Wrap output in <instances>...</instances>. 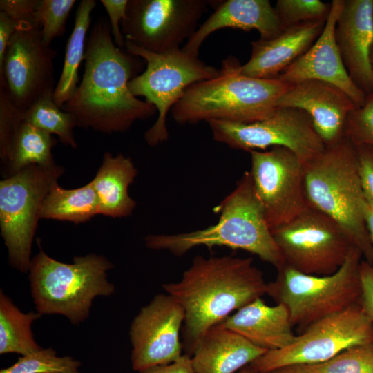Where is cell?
<instances>
[{"instance_id":"cell-5","label":"cell","mask_w":373,"mask_h":373,"mask_svg":"<svg viewBox=\"0 0 373 373\" xmlns=\"http://www.w3.org/2000/svg\"><path fill=\"white\" fill-rule=\"evenodd\" d=\"M305 180L309 206L337 222L361 251L363 260L373 265L356 147L345 136L326 145L305 164Z\"/></svg>"},{"instance_id":"cell-11","label":"cell","mask_w":373,"mask_h":373,"mask_svg":"<svg viewBox=\"0 0 373 373\" xmlns=\"http://www.w3.org/2000/svg\"><path fill=\"white\" fill-rule=\"evenodd\" d=\"M372 342L373 322L357 304L310 324L289 345L267 351L250 365L257 373H265L287 365L317 364L350 347Z\"/></svg>"},{"instance_id":"cell-15","label":"cell","mask_w":373,"mask_h":373,"mask_svg":"<svg viewBox=\"0 0 373 373\" xmlns=\"http://www.w3.org/2000/svg\"><path fill=\"white\" fill-rule=\"evenodd\" d=\"M57 52L46 46L41 28L20 25L8 45L0 76L13 104L24 111L44 94L54 91Z\"/></svg>"},{"instance_id":"cell-33","label":"cell","mask_w":373,"mask_h":373,"mask_svg":"<svg viewBox=\"0 0 373 373\" xmlns=\"http://www.w3.org/2000/svg\"><path fill=\"white\" fill-rule=\"evenodd\" d=\"M283 29L304 23L326 21L331 3L319 0H278L274 7Z\"/></svg>"},{"instance_id":"cell-43","label":"cell","mask_w":373,"mask_h":373,"mask_svg":"<svg viewBox=\"0 0 373 373\" xmlns=\"http://www.w3.org/2000/svg\"><path fill=\"white\" fill-rule=\"evenodd\" d=\"M365 222L373 247V207L367 204L365 208Z\"/></svg>"},{"instance_id":"cell-9","label":"cell","mask_w":373,"mask_h":373,"mask_svg":"<svg viewBox=\"0 0 373 373\" xmlns=\"http://www.w3.org/2000/svg\"><path fill=\"white\" fill-rule=\"evenodd\" d=\"M63 167L30 165L0 182L1 235L12 267L28 272L43 202Z\"/></svg>"},{"instance_id":"cell-20","label":"cell","mask_w":373,"mask_h":373,"mask_svg":"<svg viewBox=\"0 0 373 373\" xmlns=\"http://www.w3.org/2000/svg\"><path fill=\"white\" fill-rule=\"evenodd\" d=\"M231 28L244 31L257 30L260 39L269 40L284 30L275 8L268 0H227L220 3L215 11L198 27L182 48L198 55L199 49L211 33Z\"/></svg>"},{"instance_id":"cell-14","label":"cell","mask_w":373,"mask_h":373,"mask_svg":"<svg viewBox=\"0 0 373 373\" xmlns=\"http://www.w3.org/2000/svg\"><path fill=\"white\" fill-rule=\"evenodd\" d=\"M212 1L128 0L122 32L125 40L153 52L180 48L193 35Z\"/></svg>"},{"instance_id":"cell-21","label":"cell","mask_w":373,"mask_h":373,"mask_svg":"<svg viewBox=\"0 0 373 373\" xmlns=\"http://www.w3.org/2000/svg\"><path fill=\"white\" fill-rule=\"evenodd\" d=\"M326 21H316L289 27L277 37L251 42L249 59L241 66L249 77L276 78L307 52L322 32Z\"/></svg>"},{"instance_id":"cell-12","label":"cell","mask_w":373,"mask_h":373,"mask_svg":"<svg viewBox=\"0 0 373 373\" xmlns=\"http://www.w3.org/2000/svg\"><path fill=\"white\" fill-rule=\"evenodd\" d=\"M206 122L213 139L231 149L250 152L283 146L304 164L325 147L309 116L296 108L278 107L268 117L247 124L218 119Z\"/></svg>"},{"instance_id":"cell-3","label":"cell","mask_w":373,"mask_h":373,"mask_svg":"<svg viewBox=\"0 0 373 373\" xmlns=\"http://www.w3.org/2000/svg\"><path fill=\"white\" fill-rule=\"evenodd\" d=\"M214 210L218 222L207 228L175 234L145 236L146 246L180 256L200 246L227 247L257 256L277 270L285 265L262 206L253 187L249 171H246L229 193Z\"/></svg>"},{"instance_id":"cell-41","label":"cell","mask_w":373,"mask_h":373,"mask_svg":"<svg viewBox=\"0 0 373 373\" xmlns=\"http://www.w3.org/2000/svg\"><path fill=\"white\" fill-rule=\"evenodd\" d=\"M139 373H195L191 356L184 354L177 361L166 365H156Z\"/></svg>"},{"instance_id":"cell-2","label":"cell","mask_w":373,"mask_h":373,"mask_svg":"<svg viewBox=\"0 0 373 373\" xmlns=\"http://www.w3.org/2000/svg\"><path fill=\"white\" fill-rule=\"evenodd\" d=\"M262 272L251 258L195 256L180 280L162 285L183 309L182 347L192 356L212 327L267 294Z\"/></svg>"},{"instance_id":"cell-40","label":"cell","mask_w":373,"mask_h":373,"mask_svg":"<svg viewBox=\"0 0 373 373\" xmlns=\"http://www.w3.org/2000/svg\"><path fill=\"white\" fill-rule=\"evenodd\" d=\"M20 26V23L3 12H0V68L6 51L12 35Z\"/></svg>"},{"instance_id":"cell-7","label":"cell","mask_w":373,"mask_h":373,"mask_svg":"<svg viewBox=\"0 0 373 373\" xmlns=\"http://www.w3.org/2000/svg\"><path fill=\"white\" fill-rule=\"evenodd\" d=\"M363 260L355 246L334 273L316 276L284 265L274 280L267 284V294L287 309L294 326L307 327L329 316L360 304L359 268Z\"/></svg>"},{"instance_id":"cell-35","label":"cell","mask_w":373,"mask_h":373,"mask_svg":"<svg viewBox=\"0 0 373 373\" xmlns=\"http://www.w3.org/2000/svg\"><path fill=\"white\" fill-rule=\"evenodd\" d=\"M344 136L355 146L373 149V91L366 95L364 104L348 115Z\"/></svg>"},{"instance_id":"cell-4","label":"cell","mask_w":373,"mask_h":373,"mask_svg":"<svg viewBox=\"0 0 373 373\" xmlns=\"http://www.w3.org/2000/svg\"><path fill=\"white\" fill-rule=\"evenodd\" d=\"M238 59L229 56L214 77L190 86L171 111L181 124L218 119L251 123L270 116L291 84L262 79L241 72Z\"/></svg>"},{"instance_id":"cell-23","label":"cell","mask_w":373,"mask_h":373,"mask_svg":"<svg viewBox=\"0 0 373 373\" xmlns=\"http://www.w3.org/2000/svg\"><path fill=\"white\" fill-rule=\"evenodd\" d=\"M267 352L219 323L204 334L191 357L195 373H234Z\"/></svg>"},{"instance_id":"cell-19","label":"cell","mask_w":373,"mask_h":373,"mask_svg":"<svg viewBox=\"0 0 373 373\" xmlns=\"http://www.w3.org/2000/svg\"><path fill=\"white\" fill-rule=\"evenodd\" d=\"M334 36L344 66L366 95L373 91V0H344Z\"/></svg>"},{"instance_id":"cell-27","label":"cell","mask_w":373,"mask_h":373,"mask_svg":"<svg viewBox=\"0 0 373 373\" xmlns=\"http://www.w3.org/2000/svg\"><path fill=\"white\" fill-rule=\"evenodd\" d=\"M41 316L37 312H22L1 290L0 354L25 356L39 350L31 327Z\"/></svg>"},{"instance_id":"cell-32","label":"cell","mask_w":373,"mask_h":373,"mask_svg":"<svg viewBox=\"0 0 373 373\" xmlns=\"http://www.w3.org/2000/svg\"><path fill=\"white\" fill-rule=\"evenodd\" d=\"M75 3V0H38L35 15L46 46H50L55 38L64 33L68 17Z\"/></svg>"},{"instance_id":"cell-29","label":"cell","mask_w":373,"mask_h":373,"mask_svg":"<svg viewBox=\"0 0 373 373\" xmlns=\"http://www.w3.org/2000/svg\"><path fill=\"white\" fill-rule=\"evenodd\" d=\"M54 91L40 97L28 108L22 111L23 121L51 135L58 136L59 141L76 149L73 129L77 126L75 116L60 108L53 99Z\"/></svg>"},{"instance_id":"cell-26","label":"cell","mask_w":373,"mask_h":373,"mask_svg":"<svg viewBox=\"0 0 373 373\" xmlns=\"http://www.w3.org/2000/svg\"><path fill=\"white\" fill-rule=\"evenodd\" d=\"M99 214V200L91 181L73 189L56 182L46 195L40 211V219L85 222Z\"/></svg>"},{"instance_id":"cell-18","label":"cell","mask_w":373,"mask_h":373,"mask_svg":"<svg viewBox=\"0 0 373 373\" xmlns=\"http://www.w3.org/2000/svg\"><path fill=\"white\" fill-rule=\"evenodd\" d=\"M278 107L305 112L326 146L343 137L347 117L358 106L338 87L321 81L307 80L291 84L279 99Z\"/></svg>"},{"instance_id":"cell-45","label":"cell","mask_w":373,"mask_h":373,"mask_svg":"<svg viewBox=\"0 0 373 373\" xmlns=\"http://www.w3.org/2000/svg\"><path fill=\"white\" fill-rule=\"evenodd\" d=\"M371 62H372V70H373V46H372V52H371Z\"/></svg>"},{"instance_id":"cell-30","label":"cell","mask_w":373,"mask_h":373,"mask_svg":"<svg viewBox=\"0 0 373 373\" xmlns=\"http://www.w3.org/2000/svg\"><path fill=\"white\" fill-rule=\"evenodd\" d=\"M79 361L70 356H58L51 347L41 348L32 354L21 356L0 373H81Z\"/></svg>"},{"instance_id":"cell-24","label":"cell","mask_w":373,"mask_h":373,"mask_svg":"<svg viewBox=\"0 0 373 373\" xmlns=\"http://www.w3.org/2000/svg\"><path fill=\"white\" fill-rule=\"evenodd\" d=\"M137 170L130 157L104 154L102 162L91 180L99 200V214L112 218L131 215L136 202L128 195Z\"/></svg>"},{"instance_id":"cell-17","label":"cell","mask_w":373,"mask_h":373,"mask_svg":"<svg viewBox=\"0 0 373 373\" xmlns=\"http://www.w3.org/2000/svg\"><path fill=\"white\" fill-rule=\"evenodd\" d=\"M344 0H333L325 27L309 50L283 71L277 78L295 84L316 80L334 85L345 93L358 107L366 94L352 80L336 43L334 31Z\"/></svg>"},{"instance_id":"cell-10","label":"cell","mask_w":373,"mask_h":373,"mask_svg":"<svg viewBox=\"0 0 373 373\" xmlns=\"http://www.w3.org/2000/svg\"><path fill=\"white\" fill-rule=\"evenodd\" d=\"M271 233L285 265L306 274L334 273L354 246L337 222L309 206Z\"/></svg>"},{"instance_id":"cell-13","label":"cell","mask_w":373,"mask_h":373,"mask_svg":"<svg viewBox=\"0 0 373 373\" xmlns=\"http://www.w3.org/2000/svg\"><path fill=\"white\" fill-rule=\"evenodd\" d=\"M249 153L254 192L272 230L309 207L305 164L294 152L283 146Z\"/></svg>"},{"instance_id":"cell-31","label":"cell","mask_w":373,"mask_h":373,"mask_svg":"<svg viewBox=\"0 0 373 373\" xmlns=\"http://www.w3.org/2000/svg\"><path fill=\"white\" fill-rule=\"evenodd\" d=\"M303 366L308 373H373V342L350 347L327 361Z\"/></svg>"},{"instance_id":"cell-44","label":"cell","mask_w":373,"mask_h":373,"mask_svg":"<svg viewBox=\"0 0 373 373\" xmlns=\"http://www.w3.org/2000/svg\"><path fill=\"white\" fill-rule=\"evenodd\" d=\"M239 373H257L251 367V365H247L240 370Z\"/></svg>"},{"instance_id":"cell-28","label":"cell","mask_w":373,"mask_h":373,"mask_svg":"<svg viewBox=\"0 0 373 373\" xmlns=\"http://www.w3.org/2000/svg\"><path fill=\"white\" fill-rule=\"evenodd\" d=\"M57 142L52 135L23 120L14 138L10 158L5 166L6 177L30 165L50 166L56 164L52 150Z\"/></svg>"},{"instance_id":"cell-8","label":"cell","mask_w":373,"mask_h":373,"mask_svg":"<svg viewBox=\"0 0 373 373\" xmlns=\"http://www.w3.org/2000/svg\"><path fill=\"white\" fill-rule=\"evenodd\" d=\"M124 48L131 55L143 59L145 70L128 83L131 93L144 97L158 113L153 125L144 133L145 142L155 146L169 140L166 116L191 85L216 76L218 70L207 65L180 48L157 53L125 40Z\"/></svg>"},{"instance_id":"cell-22","label":"cell","mask_w":373,"mask_h":373,"mask_svg":"<svg viewBox=\"0 0 373 373\" xmlns=\"http://www.w3.org/2000/svg\"><path fill=\"white\" fill-rule=\"evenodd\" d=\"M222 325L267 351L283 349L296 336L285 305H267L258 298L228 316Z\"/></svg>"},{"instance_id":"cell-42","label":"cell","mask_w":373,"mask_h":373,"mask_svg":"<svg viewBox=\"0 0 373 373\" xmlns=\"http://www.w3.org/2000/svg\"><path fill=\"white\" fill-rule=\"evenodd\" d=\"M265 373H308L303 365H291L278 367Z\"/></svg>"},{"instance_id":"cell-6","label":"cell","mask_w":373,"mask_h":373,"mask_svg":"<svg viewBox=\"0 0 373 373\" xmlns=\"http://www.w3.org/2000/svg\"><path fill=\"white\" fill-rule=\"evenodd\" d=\"M113 265L95 254L75 256L72 263L57 261L39 247L30 261L29 281L36 312L59 314L73 324L89 316L97 296H109L115 286L107 280Z\"/></svg>"},{"instance_id":"cell-25","label":"cell","mask_w":373,"mask_h":373,"mask_svg":"<svg viewBox=\"0 0 373 373\" xmlns=\"http://www.w3.org/2000/svg\"><path fill=\"white\" fill-rule=\"evenodd\" d=\"M95 6V0H82L77 7L74 26L66 46L62 70L53 93V99L60 108L73 97L79 85L78 70L84 60L86 35Z\"/></svg>"},{"instance_id":"cell-16","label":"cell","mask_w":373,"mask_h":373,"mask_svg":"<svg viewBox=\"0 0 373 373\" xmlns=\"http://www.w3.org/2000/svg\"><path fill=\"white\" fill-rule=\"evenodd\" d=\"M184 321L182 307L169 294L156 295L132 321L129 338L134 371L171 363L183 354L180 332Z\"/></svg>"},{"instance_id":"cell-39","label":"cell","mask_w":373,"mask_h":373,"mask_svg":"<svg viewBox=\"0 0 373 373\" xmlns=\"http://www.w3.org/2000/svg\"><path fill=\"white\" fill-rule=\"evenodd\" d=\"M359 273L361 284L360 304L373 322V265L362 260Z\"/></svg>"},{"instance_id":"cell-34","label":"cell","mask_w":373,"mask_h":373,"mask_svg":"<svg viewBox=\"0 0 373 373\" xmlns=\"http://www.w3.org/2000/svg\"><path fill=\"white\" fill-rule=\"evenodd\" d=\"M22 122V111L13 104L0 76V157L4 166L10 158L14 138Z\"/></svg>"},{"instance_id":"cell-36","label":"cell","mask_w":373,"mask_h":373,"mask_svg":"<svg viewBox=\"0 0 373 373\" xmlns=\"http://www.w3.org/2000/svg\"><path fill=\"white\" fill-rule=\"evenodd\" d=\"M38 0H1L0 10L18 21L20 25L39 26L36 19Z\"/></svg>"},{"instance_id":"cell-37","label":"cell","mask_w":373,"mask_h":373,"mask_svg":"<svg viewBox=\"0 0 373 373\" xmlns=\"http://www.w3.org/2000/svg\"><path fill=\"white\" fill-rule=\"evenodd\" d=\"M356 147L363 192L367 204L373 207V149L365 146Z\"/></svg>"},{"instance_id":"cell-38","label":"cell","mask_w":373,"mask_h":373,"mask_svg":"<svg viewBox=\"0 0 373 373\" xmlns=\"http://www.w3.org/2000/svg\"><path fill=\"white\" fill-rule=\"evenodd\" d=\"M110 19L111 35L115 45L124 47L125 38L119 27V22L125 19L128 0H101Z\"/></svg>"},{"instance_id":"cell-1","label":"cell","mask_w":373,"mask_h":373,"mask_svg":"<svg viewBox=\"0 0 373 373\" xmlns=\"http://www.w3.org/2000/svg\"><path fill=\"white\" fill-rule=\"evenodd\" d=\"M138 58L117 47L110 25L98 20L87 39L82 80L61 109L75 116L77 126L106 134L125 132L136 121L149 119L156 108L128 88L142 67Z\"/></svg>"}]
</instances>
